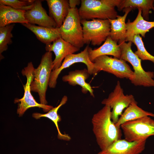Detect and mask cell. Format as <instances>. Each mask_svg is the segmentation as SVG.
<instances>
[{
    "label": "cell",
    "instance_id": "1",
    "mask_svg": "<svg viewBox=\"0 0 154 154\" xmlns=\"http://www.w3.org/2000/svg\"><path fill=\"white\" fill-rule=\"evenodd\" d=\"M111 116V109L109 106L105 105L93 115L92 119V131L101 150L121 139V129L113 122Z\"/></svg>",
    "mask_w": 154,
    "mask_h": 154
},
{
    "label": "cell",
    "instance_id": "2",
    "mask_svg": "<svg viewBox=\"0 0 154 154\" xmlns=\"http://www.w3.org/2000/svg\"><path fill=\"white\" fill-rule=\"evenodd\" d=\"M121 0H82L78 9L81 19L89 20L94 19L106 20L117 18L115 9Z\"/></svg>",
    "mask_w": 154,
    "mask_h": 154
},
{
    "label": "cell",
    "instance_id": "3",
    "mask_svg": "<svg viewBox=\"0 0 154 154\" xmlns=\"http://www.w3.org/2000/svg\"><path fill=\"white\" fill-rule=\"evenodd\" d=\"M132 42H124L119 43L121 50L120 59L129 62L134 70V75L129 79L135 86L154 87V72L145 71L143 68L141 60L134 53L131 48Z\"/></svg>",
    "mask_w": 154,
    "mask_h": 154
},
{
    "label": "cell",
    "instance_id": "4",
    "mask_svg": "<svg viewBox=\"0 0 154 154\" xmlns=\"http://www.w3.org/2000/svg\"><path fill=\"white\" fill-rule=\"evenodd\" d=\"M53 61L52 52H46L42 56L40 63L35 68L31 84V91L38 93L40 103L47 105L46 95L51 72Z\"/></svg>",
    "mask_w": 154,
    "mask_h": 154
},
{
    "label": "cell",
    "instance_id": "5",
    "mask_svg": "<svg viewBox=\"0 0 154 154\" xmlns=\"http://www.w3.org/2000/svg\"><path fill=\"white\" fill-rule=\"evenodd\" d=\"M81 20L78 9L70 8L62 24L58 28L63 39L80 49L84 44Z\"/></svg>",
    "mask_w": 154,
    "mask_h": 154
},
{
    "label": "cell",
    "instance_id": "6",
    "mask_svg": "<svg viewBox=\"0 0 154 154\" xmlns=\"http://www.w3.org/2000/svg\"><path fill=\"white\" fill-rule=\"evenodd\" d=\"M81 23L84 44L91 43L93 46H99L110 36V24L108 19H81Z\"/></svg>",
    "mask_w": 154,
    "mask_h": 154
},
{
    "label": "cell",
    "instance_id": "7",
    "mask_svg": "<svg viewBox=\"0 0 154 154\" xmlns=\"http://www.w3.org/2000/svg\"><path fill=\"white\" fill-rule=\"evenodd\" d=\"M124 60L107 55L101 56L93 61L94 67V76L103 71L112 74L117 78L129 80L133 76L134 72Z\"/></svg>",
    "mask_w": 154,
    "mask_h": 154
},
{
    "label": "cell",
    "instance_id": "8",
    "mask_svg": "<svg viewBox=\"0 0 154 154\" xmlns=\"http://www.w3.org/2000/svg\"><path fill=\"white\" fill-rule=\"evenodd\" d=\"M120 128L125 139L130 141L147 139L154 135V120L149 116L126 122Z\"/></svg>",
    "mask_w": 154,
    "mask_h": 154
},
{
    "label": "cell",
    "instance_id": "9",
    "mask_svg": "<svg viewBox=\"0 0 154 154\" xmlns=\"http://www.w3.org/2000/svg\"><path fill=\"white\" fill-rule=\"evenodd\" d=\"M35 68L32 62H30L21 71L22 74L25 76L27 78V82L23 86L24 94L22 98H16L14 101L15 103H18L17 113L19 116H22L27 109L31 108L37 107L41 108L45 112H48L53 108V106L50 105L38 103L31 94V84L33 80Z\"/></svg>",
    "mask_w": 154,
    "mask_h": 154
},
{
    "label": "cell",
    "instance_id": "10",
    "mask_svg": "<svg viewBox=\"0 0 154 154\" xmlns=\"http://www.w3.org/2000/svg\"><path fill=\"white\" fill-rule=\"evenodd\" d=\"M136 102L132 95H124L120 83L118 81L113 92L107 98L102 102V104L110 106L111 109V118L113 122L116 124L122 113L123 110L131 103Z\"/></svg>",
    "mask_w": 154,
    "mask_h": 154
},
{
    "label": "cell",
    "instance_id": "11",
    "mask_svg": "<svg viewBox=\"0 0 154 154\" xmlns=\"http://www.w3.org/2000/svg\"><path fill=\"white\" fill-rule=\"evenodd\" d=\"M88 47V45L80 52L68 55L65 58L59 68L52 70L48 85L50 88H53L56 87L58 78L62 70L76 63L84 64L87 66V69L90 75L94 76V63L91 61L89 58Z\"/></svg>",
    "mask_w": 154,
    "mask_h": 154
},
{
    "label": "cell",
    "instance_id": "12",
    "mask_svg": "<svg viewBox=\"0 0 154 154\" xmlns=\"http://www.w3.org/2000/svg\"><path fill=\"white\" fill-rule=\"evenodd\" d=\"M146 140L130 142L119 139L97 154H140L145 149Z\"/></svg>",
    "mask_w": 154,
    "mask_h": 154
},
{
    "label": "cell",
    "instance_id": "13",
    "mask_svg": "<svg viewBox=\"0 0 154 154\" xmlns=\"http://www.w3.org/2000/svg\"><path fill=\"white\" fill-rule=\"evenodd\" d=\"M46 52H53L55 58L53 61L52 70L59 68L62 60L68 55L79 51L80 49L76 47L60 37L52 42L46 45Z\"/></svg>",
    "mask_w": 154,
    "mask_h": 154
},
{
    "label": "cell",
    "instance_id": "14",
    "mask_svg": "<svg viewBox=\"0 0 154 154\" xmlns=\"http://www.w3.org/2000/svg\"><path fill=\"white\" fill-rule=\"evenodd\" d=\"M41 0H35L33 7L26 11L25 17L28 23L39 26L50 27H57L54 20L47 14L46 10L42 6Z\"/></svg>",
    "mask_w": 154,
    "mask_h": 154
},
{
    "label": "cell",
    "instance_id": "15",
    "mask_svg": "<svg viewBox=\"0 0 154 154\" xmlns=\"http://www.w3.org/2000/svg\"><path fill=\"white\" fill-rule=\"evenodd\" d=\"M138 12L135 20L131 22L128 19L126 23V42L132 41L134 36L136 35H141L144 37L146 33L154 27V21H149L145 20L142 15V10L138 9Z\"/></svg>",
    "mask_w": 154,
    "mask_h": 154
},
{
    "label": "cell",
    "instance_id": "16",
    "mask_svg": "<svg viewBox=\"0 0 154 154\" xmlns=\"http://www.w3.org/2000/svg\"><path fill=\"white\" fill-rule=\"evenodd\" d=\"M132 9L129 8L124 9L123 16L117 15L114 19H109L110 24V36L114 41L118 43L125 42L126 37V25L125 20L129 13Z\"/></svg>",
    "mask_w": 154,
    "mask_h": 154
},
{
    "label": "cell",
    "instance_id": "17",
    "mask_svg": "<svg viewBox=\"0 0 154 154\" xmlns=\"http://www.w3.org/2000/svg\"><path fill=\"white\" fill-rule=\"evenodd\" d=\"M90 75L87 69L77 70L69 72L68 74L62 77V80L71 85L80 86L83 93H86L88 92L91 96L94 97L93 89L90 84L86 82Z\"/></svg>",
    "mask_w": 154,
    "mask_h": 154
},
{
    "label": "cell",
    "instance_id": "18",
    "mask_svg": "<svg viewBox=\"0 0 154 154\" xmlns=\"http://www.w3.org/2000/svg\"><path fill=\"white\" fill-rule=\"evenodd\" d=\"M49 16L55 22L57 27L62 24L67 16L70 8L69 0H47Z\"/></svg>",
    "mask_w": 154,
    "mask_h": 154
},
{
    "label": "cell",
    "instance_id": "19",
    "mask_svg": "<svg viewBox=\"0 0 154 154\" xmlns=\"http://www.w3.org/2000/svg\"><path fill=\"white\" fill-rule=\"evenodd\" d=\"M22 25L31 31L39 41L46 45L51 43L61 37L58 27L50 28L36 26L29 23Z\"/></svg>",
    "mask_w": 154,
    "mask_h": 154
},
{
    "label": "cell",
    "instance_id": "20",
    "mask_svg": "<svg viewBox=\"0 0 154 154\" xmlns=\"http://www.w3.org/2000/svg\"><path fill=\"white\" fill-rule=\"evenodd\" d=\"M88 51L92 62L96 58L103 55H111L120 59L121 50L120 46L109 36L103 44L96 49H93L89 46Z\"/></svg>",
    "mask_w": 154,
    "mask_h": 154
},
{
    "label": "cell",
    "instance_id": "21",
    "mask_svg": "<svg viewBox=\"0 0 154 154\" xmlns=\"http://www.w3.org/2000/svg\"><path fill=\"white\" fill-rule=\"evenodd\" d=\"M25 12L0 4V27L15 23H28L25 17Z\"/></svg>",
    "mask_w": 154,
    "mask_h": 154
},
{
    "label": "cell",
    "instance_id": "22",
    "mask_svg": "<svg viewBox=\"0 0 154 154\" xmlns=\"http://www.w3.org/2000/svg\"><path fill=\"white\" fill-rule=\"evenodd\" d=\"M136 101L133 102L126 108L119 118L116 126L120 127L124 123L130 121L135 120L147 116L154 117V114L145 111L139 107Z\"/></svg>",
    "mask_w": 154,
    "mask_h": 154
},
{
    "label": "cell",
    "instance_id": "23",
    "mask_svg": "<svg viewBox=\"0 0 154 154\" xmlns=\"http://www.w3.org/2000/svg\"><path fill=\"white\" fill-rule=\"evenodd\" d=\"M154 3L153 0H121L117 8L119 11L127 8L132 10L140 8L142 10L143 18L145 20L148 21L150 10L154 11Z\"/></svg>",
    "mask_w": 154,
    "mask_h": 154
},
{
    "label": "cell",
    "instance_id": "24",
    "mask_svg": "<svg viewBox=\"0 0 154 154\" xmlns=\"http://www.w3.org/2000/svg\"><path fill=\"white\" fill-rule=\"evenodd\" d=\"M68 100V97L64 96L62 98L61 101L57 106L53 108L47 113L42 114L38 113H34L32 114L33 117L36 119H39L41 117H44L48 118L52 121L54 123L57 130L58 138L59 139L69 141L71 137L68 135L61 133L58 126V123L61 120L60 116L58 114L57 112L59 108L65 104Z\"/></svg>",
    "mask_w": 154,
    "mask_h": 154
},
{
    "label": "cell",
    "instance_id": "25",
    "mask_svg": "<svg viewBox=\"0 0 154 154\" xmlns=\"http://www.w3.org/2000/svg\"><path fill=\"white\" fill-rule=\"evenodd\" d=\"M14 25V24H12L0 27V60L3 58L2 53L7 49L8 45L12 43L11 38L13 35L11 31Z\"/></svg>",
    "mask_w": 154,
    "mask_h": 154
},
{
    "label": "cell",
    "instance_id": "26",
    "mask_svg": "<svg viewBox=\"0 0 154 154\" xmlns=\"http://www.w3.org/2000/svg\"><path fill=\"white\" fill-rule=\"evenodd\" d=\"M132 42L136 46L137 50L134 53L142 60H149L154 63V56L150 54L145 48L141 37L139 35H135Z\"/></svg>",
    "mask_w": 154,
    "mask_h": 154
},
{
    "label": "cell",
    "instance_id": "27",
    "mask_svg": "<svg viewBox=\"0 0 154 154\" xmlns=\"http://www.w3.org/2000/svg\"><path fill=\"white\" fill-rule=\"evenodd\" d=\"M35 0H0V4L9 6L15 9L27 11L33 7Z\"/></svg>",
    "mask_w": 154,
    "mask_h": 154
},
{
    "label": "cell",
    "instance_id": "28",
    "mask_svg": "<svg viewBox=\"0 0 154 154\" xmlns=\"http://www.w3.org/2000/svg\"><path fill=\"white\" fill-rule=\"evenodd\" d=\"M81 0H70L69 3L70 8H76V6L81 3Z\"/></svg>",
    "mask_w": 154,
    "mask_h": 154
},
{
    "label": "cell",
    "instance_id": "29",
    "mask_svg": "<svg viewBox=\"0 0 154 154\" xmlns=\"http://www.w3.org/2000/svg\"></svg>",
    "mask_w": 154,
    "mask_h": 154
}]
</instances>
